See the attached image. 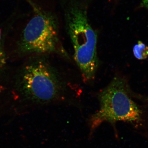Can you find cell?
<instances>
[{
    "instance_id": "obj_6",
    "label": "cell",
    "mask_w": 148,
    "mask_h": 148,
    "mask_svg": "<svg viewBox=\"0 0 148 148\" xmlns=\"http://www.w3.org/2000/svg\"><path fill=\"white\" fill-rule=\"evenodd\" d=\"M6 57L3 51L0 47V70L3 69L6 64Z\"/></svg>"
},
{
    "instance_id": "obj_4",
    "label": "cell",
    "mask_w": 148,
    "mask_h": 148,
    "mask_svg": "<svg viewBox=\"0 0 148 148\" xmlns=\"http://www.w3.org/2000/svg\"><path fill=\"white\" fill-rule=\"evenodd\" d=\"M31 3L35 15L22 33L19 43L20 51L27 54L57 52L60 43L57 17L53 13Z\"/></svg>"
},
{
    "instance_id": "obj_2",
    "label": "cell",
    "mask_w": 148,
    "mask_h": 148,
    "mask_svg": "<svg viewBox=\"0 0 148 148\" xmlns=\"http://www.w3.org/2000/svg\"><path fill=\"white\" fill-rule=\"evenodd\" d=\"M100 109L89 120L91 133L105 122H138L142 111L130 97L125 80L115 77L99 95Z\"/></svg>"
},
{
    "instance_id": "obj_3",
    "label": "cell",
    "mask_w": 148,
    "mask_h": 148,
    "mask_svg": "<svg viewBox=\"0 0 148 148\" xmlns=\"http://www.w3.org/2000/svg\"><path fill=\"white\" fill-rule=\"evenodd\" d=\"M18 87L23 97L29 101L45 104L59 99L64 86L55 69L43 58L29 61L21 69Z\"/></svg>"
},
{
    "instance_id": "obj_8",
    "label": "cell",
    "mask_w": 148,
    "mask_h": 148,
    "mask_svg": "<svg viewBox=\"0 0 148 148\" xmlns=\"http://www.w3.org/2000/svg\"><path fill=\"white\" fill-rule=\"evenodd\" d=\"M1 40V29H0V41Z\"/></svg>"
},
{
    "instance_id": "obj_7",
    "label": "cell",
    "mask_w": 148,
    "mask_h": 148,
    "mask_svg": "<svg viewBox=\"0 0 148 148\" xmlns=\"http://www.w3.org/2000/svg\"><path fill=\"white\" fill-rule=\"evenodd\" d=\"M140 7L145 8L148 11V0H143L140 4Z\"/></svg>"
},
{
    "instance_id": "obj_1",
    "label": "cell",
    "mask_w": 148,
    "mask_h": 148,
    "mask_svg": "<svg viewBox=\"0 0 148 148\" xmlns=\"http://www.w3.org/2000/svg\"><path fill=\"white\" fill-rule=\"evenodd\" d=\"M64 12L66 30L74 48V58L84 79L95 78L99 61L97 52L98 36L88 16V5L81 0H67Z\"/></svg>"
},
{
    "instance_id": "obj_5",
    "label": "cell",
    "mask_w": 148,
    "mask_h": 148,
    "mask_svg": "<svg viewBox=\"0 0 148 148\" xmlns=\"http://www.w3.org/2000/svg\"><path fill=\"white\" fill-rule=\"evenodd\" d=\"M133 52L135 58L139 60L147 59L148 57V46L141 41H138L133 47Z\"/></svg>"
}]
</instances>
